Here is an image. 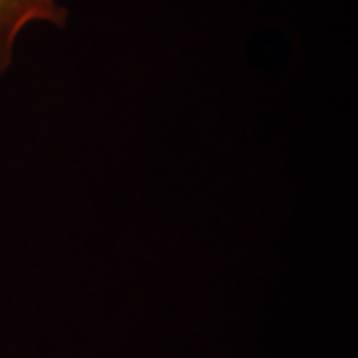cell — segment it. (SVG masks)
<instances>
[{
	"label": "cell",
	"instance_id": "1",
	"mask_svg": "<svg viewBox=\"0 0 358 358\" xmlns=\"http://www.w3.org/2000/svg\"><path fill=\"white\" fill-rule=\"evenodd\" d=\"M32 22L66 28L68 8L58 0H0V76L13 64L14 44Z\"/></svg>",
	"mask_w": 358,
	"mask_h": 358
}]
</instances>
